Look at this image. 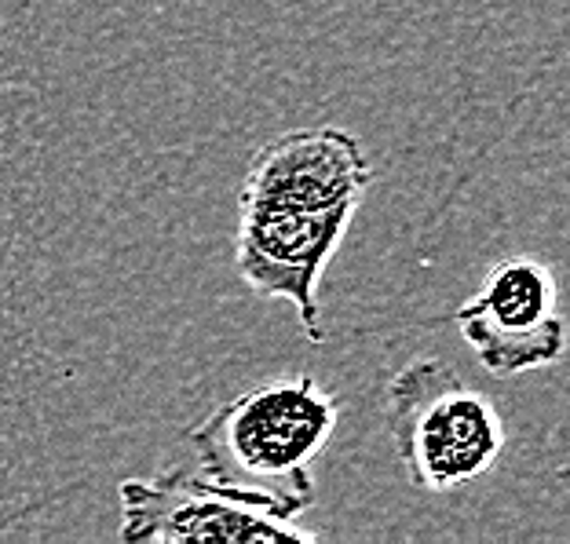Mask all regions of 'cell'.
I'll return each instance as SVG.
<instances>
[{"label": "cell", "instance_id": "obj_1", "mask_svg": "<svg viewBox=\"0 0 570 544\" xmlns=\"http://www.w3.org/2000/svg\"><path fill=\"white\" fill-rule=\"evenodd\" d=\"M341 403L311 373L275 377L227 398L190 427L198 468L285 515L315 504L311 464L336 432Z\"/></svg>", "mask_w": 570, "mask_h": 544}, {"label": "cell", "instance_id": "obj_2", "mask_svg": "<svg viewBox=\"0 0 570 544\" xmlns=\"http://www.w3.org/2000/svg\"><path fill=\"white\" fill-rule=\"evenodd\" d=\"M384 424L410 483L424 494H453L498 468L504 421L487 392L446 358H410L384 387Z\"/></svg>", "mask_w": 570, "mask_h": 544}, {"label": "cell", "instance_id": "obj_3", "mask_svg": "<svg viewBox=\"0 0 570 544\" xmlns=\"http://www.w3.org/2000/svg\"><path fill=\"white\" fill-rule=\"evenodd\" d=\"M121 541L128 544H261L315 541L264 497L216 483L202 468H165L158 475L121 478Z\"/></svg>", "mask_w": 570, "mask_h": 544}, {"label": "cell", "instance_id": "obj_4", "mask_svg": "<svg viewBox=\"0 0 570 544\" xmlns=\"http://www.w3.org/2000/svg\"><path fill=\"white\" fill-rule=\"evenodd\" d=\"M358 205H289L238 198L235 267L264 300L293 304L311 344L326 340L318 285L352 227Z\"/></svg>", "mask_w": 570, "mask_h": 544}, {"label": "cell", "instance_id": "obj_5", "mask_svg": "<svg viewBox=\"0 0 570 544\" xmlns=\"http://www.w3.org/2000/svg\"><path fill=\"white\" fill-rule=\"evenodd\" d=\"M453 322L479 366L498 380L556 366L570 347L556 275L530 256H509L490 267Z\"/></svg>", "mask_w": 570, "mask_h": 544}, {"label": "cell", "instance_id": "obj_6", "mask_svg": "<svg viewBox=\"0 0 570 544\" xmlns=\"http://www.w3.org/2000/svg\"><path fill=\"white\" fill-rule=\"evenodd\" d=\"M373 165L362 142L336 125L289 128L256 147L242 179L245 201L289 205H362Z\"/></svg>", "mask_w": 570, "mask_h": 544}, {"label": "cell", "instance_id": "obj_7", "mask_svg": "<svg viewBox=\"0 0 570 544\" xmlns=\"http://www.w3.org/2000/svg\"><path fill=\"white\" fill-rule=\"evenodd\" d=\"M560 483L570 489V464H563V468H560Z\"/></svg>", "mask_w": 570, "mask_h": 544}]
</instances>
